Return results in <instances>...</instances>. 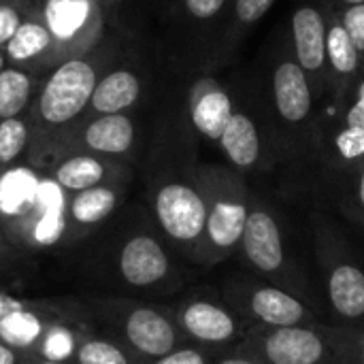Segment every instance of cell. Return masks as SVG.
Returning <instances> with one entry per match:
<instances>
[{
  "instance_id": "22",
  "label": "cell",
  "mask_w": 364,
  "mask_h": 364,
  "mask_svg": "<svg viewBox=\"0 0 364 364\" xmlns=\"http://www.w3.org/2000/svg\"><path fill=\"white\" fill-rule=\"evenodd\" d=\"M145 92L143 75L130 66H117L102 75L94 87L90 109L94 115H109V113H130Z\"/></svg>"
},
{
  "instance_id": "15",
  "label": "cell",
  "mask_w": 364,
  "mask_h": 364,
  "mask_svg": "<svg viewBox=\"0 0 364 364\" xmlns=\"http://www.w3.org/2000/svg\"><path fill=\"white\" fill-rule=\"evenodd\" d=\"M41 19L49 28L55 58H73L94 45L105 26L102 0H45Z\"/></svg>"
},
{
  "instance_id": "39",
  "label": "cell",
  "mask_w": 364,
  "mask_h": 364,
  "mask_svg": "<svg viewBox=\"0 0 364 364\" xmlns=\"http://www.w3.org/2000/svg\"><path fill=\"white\" fill-rule=\"evenodd\" d=\"M4 66H6V58H4V51L0 49V70H2Z\"/></svg>"
},
{
  "instance_id": "17",
  "label": "cell",
  "mask_w": 364,
  "mask_h": 364,
  "mask_svg": "<svg viewBox=\"0 0 364 364\" xmlns=\"http://www.w3.org/2000/svg\"><path fill=\"white\" fill-rule=\"evenodd\" d=\"M70 318H90L81 301H34L11 311L0 320V341L32 356L51 324Z\"/></svg>"
},
{
  "instance_id": "35",
  "label": "cell",
  "mask_w": 364,
  "mask_h": 364,
  "mask_svg": "<svg viewBox=\"0 0 364 364\" xmlns=\"http://www.w3.org/2000/svg\"><path fill=\"white\" fill-rule=\"evenodd\" d=\"M28 299H21V296H15V294H9L4 290H0V320L4 316H9L11 311L19 309L21 305H26Z\"/></svg>"
},
{
  "instance_id": "31",
  "label": "cell",
  "mask_w": 364,
  "mask_h": 364,
  "mask_svg": "<svg viewBox=\"0 0 364 364\" xmlns=\"http://www.w3.org/2000/svg\"><path fill=\"white\" fill-rule=\"evenodd\" d=\"M333 109H335V113H333L335 119L350 124V126L364 128V73L356 81V85L352 87V92L348 94V98Z\"/></svg>"
},
{
  "instance_id": "5",
  "label": "cell",
  "mask_w": 364,
  "mask_h": 364,
  "mask_svg": "<svg viewBox=\"0 0 364 364\" xmlns=\"http://www.w3.org/2000/svg\"><path fill=\"white\" fill-rule=\"evenodd\" d=\"M237 258L243 271L288 290L320 316L328 314V305L320 299V292L314 288L305 267L292 254L282 211L262 192L254 190L252 194V209Z\"/></svg>"
},
{
  "instance_id": "14",
  "label": "cell",
  "mask_w": 364,
  "mask_h": 364,
  "mask_svg": "<svg viewBox=\"0 0 364 364\" xmlns=\"http://www.w3.org/2000/svg\"><path fill=\"white\" fill-rule=\"evenodd\" d=\"M288 43L299 66L307 75L314 94H326V6L324 0H294L288 23Z\"/></svg>"
},
{
  "instance_id": "23",
  "label": "cell",
  "mask_w": 364,
  "mask_h": 364,
  "mask_svg": "<svg viewBox=\"0 0 364 364\" xmlns=\"http://www.w3.org/2000/svg\"><path fill=\"white\" fill-rule=\"evenodd\" d=\"M11 66L28 68L36 62H49L55 58V45L49 28L41 17H26L11 41L2 47Z\"/></svg>"
},
{
  "instance_id": "24",
  "label": "cell",
  "mask_w": 364,
  "mask_h": 364,
  "mask_svg": "<svg viewBox=\"0 0 364 364\" xmlns=\"http://www.w3.org/2000/svg\"><path fill=\"white\" fill-rule=\"evenodd\" d=\"M94 326L96 324L92 322V318H70L51 324L49 331L38 341L36 350L32 352V358L73 364L77 348Z\"/></svg>"
},
{
  "instance_id": "18",
  "label": "cell",
  "mask_w": 364,
  "mask_h": 364,
  "mask_svg": "<svg viewBox=\"0 0 364 364\" xmlns=\"http://www.w3.org/2000/svg\"><path fill=\"white\" fill-rule=\"evenodd\" d=\"M326 6V94L331 107L341 105L364 73V55L354 45L331 0Z\"/></svg>"
},
{
  "instance_id": "12",
  "label": "cell",
  "mask_w": 364,
  "mask_h": 364,
  "mask_svg": "<svg viewBox=\"0 0 364 364\" xmlns=\"http://www.w3.org/2000/svg\"><path fill=\"white\" fill-rule=\"evenodd\" d=\"M168 305L190 343L228 350L239 346L252 328L215 288H194Z\"/></svg>"
},
{
  "instance_id": "4",
  "label": "cell",
  "mask_w": 364,
  "mask_h": 364,
  "mask_svg": "<svg viewBox=\"0 0 364 364\" xmlns=\"http://www.w3.org/2000/svg\"><path fill=\"white\" fill-rule=\"evenodd\" d=\"M168 245L151 215L136 218L105 250L92 277L113 294L136 299H168L183 290L188 269Z\"/></svg>"
},
{
  "instance_id": "34",
  "label": "cell",
  "mask_w": 364,
  "mask_h": 364,
  "mask_svg": "<svg viewBox=\"0 0 364 364\" xmlns=\"http://www.w3.org/2000/svg\"><path fill=\"white\" fill-rule=\"evenodd\" d=\"M30 358L32 356H28V354H23V352H19V350H15V348L0 341V364H23L28 363Z\"/></svg>"
},
{
  "instance_id": "13",
  "label": "cell",
  "mask_w": 364,
  "mask_h": 364,
  "mask_svg": "<svg viewBox=\"0 0 364 364\" xmlns=\"http://www.w3.org/2000/svg\"><path fill=\"white\" fill-rule=\"evenodd\" d=\"M98 79L96 60H90L87 55H73L62 60L36 96V124L43 130H58L73 124L90 109Z\"/></svg>"
},
{
  "instance_id": "32",
  "label": "cell",
  "mask_w": 364,
  "mask_h": 364,
  "mask_svg": "<svg viewBox=\"0 0 364 364\" xmlns=\"http://www.w3.org/2000/svg\"><path fill=\"white\" fill-rule=\"evenodd\" d=\"M26 19V9L15 0H0V49Z\"/></svg>"
},
{
  "instance_id": "2",
  "label": "cell",
  "mask_w": 364,
  "mask_h": 364,
  "mask_svg": "<svg viewBox=\"0 0 364 364\" xmlns=\"http://www.w3.org/2000/svg\"><path fill=\"white\" fill-rule=\"evenodd\" d=\"M258 94L279 145L282 166L311 168L318 139V98L292 55L286 26H282L264 55L262 75L256 81Z\"/></svg>"
},
{
  "instance_id": "40",
  "label": "cell",
  "mask_w": 364,
  "mask_h": 364,
  "mask_svg": "<svg viewBox=\"0 0 364 364\" xmlns=\"http://www.w3.org/2000/svg\"><path fill=\"white\" fill-rule=\"evenodd\" d=\"M102 2H105V4H109V6H111V4H117V2H122V0H102Z\"/></svg>"
},
{
  "instance_id": "33",
  "label": "cell",
  "mask_w": 364,
  "mask_h": 364,
  "mask_svg": "<svg viewBox=\"0 0 364 364\" xmlns=\"http://www.w3.org/2000/svg\"><path fill=\"white\" fill-rule=\"evenodd\" d=\"M341 326H343L346 352H348V360H350V364H364V324H360V326L341 324Z\"/></svg>"
},
{
  "instance_id": "1",
  "label": "cell",
  "mask_w": 364,
  "mask_h": 364,
  "mask_svg": "<svg viewBox=\"0 0 364 364\" xmlns=\"http://www.w3.org/2000/svg\"><path fill=\"white\" fill-rule=\"evenodd\" d=\"M196 141L186 109L177 132L166 139L162 160H158L149 183V215L168 245L190 264L196 267L205 232V196L198 179Z\"/></svg>"
},
{
  "instance_id": "21",
  "label": "cell",
  "mask_w": 364,
  "mask_h": 364,
  "mask_svg": "<svg viewBox=\"0 0 364 364\" xmlns=\"http://www.w3.org/2000/svg\"><path fill=\"white\" fill-rule=\"evenodd\" d=\"M128 183H102L68 198V222H70V247L81 243L85 237L105 226L126 198Z\"/></svg>"
},
{
  "instance_id": "28",
  "label": "cell",
  "mask_w": 364,
  "mask_h": 364,
  "mask_svg": "<svg viewBox=\"0 0 364 364\" xmlns=\"http://www.w3.org/2000/svg\"><path fill=\"white\" fill-rule=\"evenodd\" d=\"M339 211L364 230V162L331 188Z\"/></svg>"
},
{
  "instance_id": "9",
  "label": "cell",
  "mask_w": 364,
  "mask_h": 364,
  "mask_svg": "<svg viewBox=\"0 0 364 364\" xmlns=\"http://www.w3.org/2000/svg\"><path fill=\"white\" fill-rule=\"evenodd\" d=\"M237 105L224 124L215 149L230 168L245 177H260L282 166L279 145L267 119L256 81L237 83Z\"/></svg>"
},
{
  "instance_id": "6",
  "label": "cell",
  "mask_w": 364,
  "mask_h": 364,
  "mask_svg": "<svg viewBox=\"0 0 364 364\" xmlns=\"http://www.w3.org/2000/svg\"><path fill=\"white\" fill-rule=\"evenodd\" d=\"M92 322L122 343L154 360L188 343L168 303L124 294L81 296Z\"/></svg>"
},
{
  "instance_id": "11",
  "label": "cell",
  "mask_w": 364,
  "mask_h": 364,
  "mask_svg": "<svg viewBox=\"0 0 364 364\" xmlns=\"http://www.w3.org/2000/svg\"><path fill=\"white\" fill-rule=\"evenodd\" d=\"M220 292L252 326H303L322 322L320 314L288 290L247 271L230 273Z\"/></svg>"
},
{
  "instance_id": "29",
  "label": "cell",
  "mask_w": 364,
  "mask_h": 364,
  "mask_svg": "<svg viewBox=\"0 0 364 364\" xmlns=\"http://www.w3.org/2000/svg\"><path fill=\"white\" fill-rule=\"evenodd\" d=\"M32 126L21 115L0 122V171L21 160L30 143Z\"/></svg>"
},
{
  "instance_id": "41",
  "label": "cell",
  "mask_w": 364,
  "mask_h": 364,
  "mask_svg": "<svg viewBox=\"0 0 364 364\" xmlns=\"http://www.w3.org/2000/svg\"><path fill=\"white\" fill-rule=\"evenodd\" d=\"M358 364H363V363H358Z\"/></svg>"
},
{
  "instance_id": "19",
  "label": "cell",
  "mask_w": 364,
  "mask_h": 364,
  "mask_svg": "<svg viewBox=\"0 0 364 364\" xmlns=\"http://www.w3.org/2000/svg\"><path fill=\"white\" fill-rule=\"evenodd\" d=\"M139 139V124L130 113L94 115L92 122H87L73 139L70 151H87L105 158L126 160L134 156Z\"/></svg>"
},
{
  "instance_id": "3",
  "label": "cell",
  "mask_w": 364,
  "mask_h": 364,
  "mask_svg": "<svg viewBox=\"0 0 364 364\" xmlns=\"http://www.w3.org/2000/svg\"><path fill=\"white\" fill-rule=\"evenodd\" d=\"M70 194L32 164L0 171V230L13 250L26 254L70 247Z\"/></svg>"
},
{
  "instance_id": "26",
  "label": "cell",
  "mask_w": 364,
  "mask_h": 364,
  "mask_svg": "<svg viewBox=\"0 0 364 364\" xmlns=\"http://www.w3.org/2000/svg\"><path fill=\"white\" fill-rule=\"evenodd\" d=\"M36 92V79L17 66H4L0 70V122L17 117L30 105Z\"/></svg>"
},
{
  "instance_id": "7",
  "label": "cell",
  "mask_w": 364,
  "mask_h": 364,
  "mask_svg": "<svg viewBox=\"0 0 364 364\" xmlns=\"http://www.w3.org/2000/svg\"><path fill=\"white\" fill-rule=\"evenodd\" d=\"M198 179L205 196V232L196 267L213 269L237 256L254 190L247 177L228 164H200Z\"/></svg>"
},
{
  "instance_id": "16",
  "label": "cell",
  "mask_w": 364,
  "mask_h": 364,
  "mask_svg": "<svg viewBox=\"0 0 364 364\" xmlns=\"http://www.w3.org/2000/svg\"><path fill=\"white\" fill-rule=\"evenodd\" d=\"M273 4L275 0H230L218 28L198 55V73H215L232 66L243 43Z\"/></svg>"
},
{
  "instance_id": "36",
  "label": "cell",
  "mask_w": 364,
  "mask_h": 364,
  "mask_svg": "<svg viewBox=\"0 0 364 364\" xmlns=\"http://www.w3.org/2000/svg\"><path fill=\"white\" fill-rule=\"evenodd\" d=\"M215 364H260L256 363L254 358H250V356H245V354H241V352H237L235 348H230L220 360Z\"/></svg>"
},
{
  "instance_id": "20",
  "label": "cell",
  "mask_w": 364,
  "mask_h": 364,
  "mask_svg": "<svg viewBox=\"0 0 364 364\" xmlns=\"http://www.w3.org/2000/svg\"><path fill=\"white\" fill-rule=\"evenodd\" d=\"M49 173L68 194L102 183L130 181V168L126 162L87 151H66L55 160Z\"/></svg>"
},
{
  "instance_id": "30",
  "label": "cell",
  "mask_w": 364,
  "mask_h": 364,
  "mask_svg": "<svg viewBox=\"0 0 364 364\" xmlns=\"http://www.w3.org/2000/svg\"><path fill=\"white\" fill-rule=\"evenodd\" d=\"M228 350L207 348V346H198V343L188 341V343L171 350L168 354L149 360V364H215Z\"/></svg>"
},
{
  "instance_id": "25",
  "label": "cell",
  "mask_w": 364,
  "mask_h": 364,
  "mask_svg": "<svg viewBox=\"0 0 364 364\" xmlns=\"http://www.w3.org/2000/svg\"><path fill=\"white\" fill-rule=\"evenodd\" d=\"M73 364H149V358L94 326L77 348Z\"/></svg>"
},
{
  "instance_id": "37",
  "label": "cell",
  "mask_w": 364,
  "mask_h": 364,
  "mask_svg": "<svg viewBox=\"0 0 364 364\" xmlns=\"http://www.w3.org/2000/svg\"><path fill=\"white\" fill-rule=\"evenodd\" d=\"M23 364H66V363H53V360H41V358H30L28 363Z\"/></svg>"
},
{
  "instance_id": "27",
  "label": "cell",
  "mask_w": 364,
  "mask_h": 364,
  "mask_svg": "<svg viewBox=\"0 0 364 364\" xmlns=\"http://www.w3.org/2000/svg\"><path fill=\"white\" fill-rule=\"evenodd\" d=\"M230 0H177V13L179 21L194 30L200 38V51L205 49L207 41L211 38L213 30L218 28L226 6Z\"/></svg>"
},
{
  "instance_id": "8",
  "label": "cell",
  "mask_w": 364,
  "mask_h": 364,
  "mask_svg": "<svg viewBox=\"0 0 364 364\" xmlns=\"http://www.w3.org/2000/svg\"><path fill=\"white\" fill-rule=\"evenodd\" d=\"M309 220L328 311L335 324L360 326L364 324V262L331 215L316 209Z\"/></svg>"
},
{
  "instance_id": "10",
  "label": "cell",
  "mask_w": 364,
  "mask_h": 364,
  "mask_svg": "<svg viewBox=\"0 0 364 364\" xmlns=\"http://www.w3.org/2000/svg\"><path fill=\"white\" fill-rule=\"evenodd\" d=\"M237 352L260 364H350L341 324L252 326Z\"/></svg>"
},
{
  "instance_id": "38",
  "label": "cell",
  "mask_w": 364,
  "mask_h": 364,
  "mask_svg": "<svg viewBox=\"0 0 364 364\" xmlns=\"http://www.w3.org/2000/svg\"><path fill=\"white\" fill-rule=\"evenodd\" d=\"M4 247H11V245H9V241L4 239V235H2V230H0V252H2Z\"/></svg>"
}]
</instances>
